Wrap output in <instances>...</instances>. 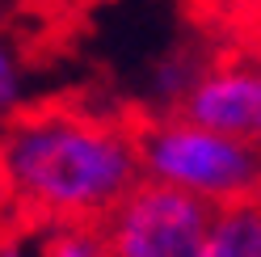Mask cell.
Masks as SVG:
<instances>
[{
	"label": "cell",
	"instance_id": "6da1fadb",
	"mask_svg": "<svg viewBox=\"0 0 261 257\" xmlns=\"http://www.w3.org/2000/svg\"><path fill=\"white\" fill-rule=\"evenodd\" d=\"M0 148L17 194L13 211L25 228L51 223L68 232H97L143 177L122 106L93 110L85 101L51 97L13 110Z\"/></svg>",
	"mask_w": 261,
	"mask_h": 257
},
{
	"label": "cell",
	"instance_id": "7a4b0ae2",
	"mask_svg": "<svg viewBox=\"0 0 261 257\" xmlns=\"http://www.w3.org/2000/svg\"><path fill=\"white\" fill-rule=\"evenodd\" d=\"M219 202L143 173L97 228L101 257H206Z\"/></svg>",
	"mask_w": 261,
	"mask_h": 257
},
{
	"label": "cell",
	"instance_id": "3957f363",
	"mask_svg": "<svg viewBox=\"0 0 261 257\" xmlns=\"http://www.w3.org/2000/svg\"><path fill=\"white\" fill-rule=\"evenodd\" d=\"M165 114L261 148V59L227 46L186 89H177Z\"/></svg>",
	"mask_w": 261,
	"mask_h": 257
},
{
	"label": "cell",
	"instance_id": "277c9868",
	"mask_svg": "<svg viewBox=\"0 0 261 257\" xmlns=\"http://www.w3.org/2000/svg\"><path fill=\"white\" fill-rule=\"evenodd\" d=\"M206 257H261V198L219 202Z\"/></svg>",
	"mask_w": 261,
	"mask_h": 257
},
{
	"label": "cell",
	"instance_id": "5b68a950",
	"mask_svg": "<svg viewBox=\"0 0 261 257\" xmlns=\"http://www.w3.org/2000/svg\"><path fill=\"white\" fill-rule=\"evenodd\" d=\"M42 257H101V249H97V236L93 232H68V228H59L42 245Z\"/></svg>",
	"mask_w": 261,
	"mask_h": 257
},
{
	"label": "cell",
	"instance_id": "8992f818",
	"mask_svg": "<svg viewBox=\"0 0 261 257\" xmlns=\"http://www.w3.org/2000/svg\"><path fill=\"white\" fill-rule=\"evenodd\" d=\"M13 202H17V194H13V173H9L5 148H0V215H5V211H13Z\"/></svg>",
	"mask_w": 261,
	"mask_h": 257
},
{
	"label": "cell",
	"instance_id": "52a82bcc",
	"mask_svg": "<svg viewBox=\"0 0 261 257\" xmlns=\"http://www.w3.org/2000/svg\"><path fill=\"white\" fill-rule=\"evenodd\" d=\"M9 97V68H5V59H0V101Z\"/></svg>",
	"mask_w": 261,
	"mask_h": 257
}]
</instances>
